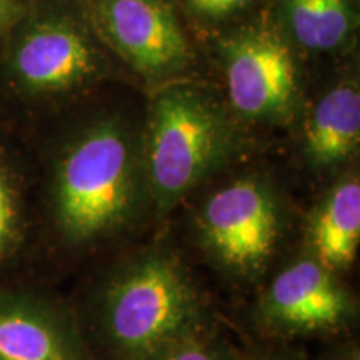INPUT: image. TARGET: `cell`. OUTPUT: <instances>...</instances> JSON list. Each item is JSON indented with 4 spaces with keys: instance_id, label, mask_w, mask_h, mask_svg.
Returning a JSON list of instances; mask_svg holds the SVG:
<instances>
[{
    "instance_id": "7",
    "label": "cell",
    "mask_w": 360,
    "mask_h": 360,
    "mask_svg": "<svg viewBox=\"0 0 360 360\" xmlns=\"http://www.w3.org/2000/svg\"><path fill=\"white\" fill-rule=\"evenodd\" d=\"M102 27L112 44L146 74H164L188 56L177 19L162 0H105Z\"/></svg>"
},
{
    "instance_id": "10",
    "label": "cell",
    "mask_w": 360,
    "mask_h": 360,
    "mask_svg": "<svg viewBox=\"0 0 360 360\" xmlns=\"http://www.w3.org/2000/svg\"><path fill=\"white\" fill-rule=\"evenodd\" d=\"M307 242L310 257L332 272L354 262L360 244V184L342 180L317 205L310 219Z\"/></svg>"
},
{
    "instance_id": "16",
    "label": "cell",
    "mask_w": 360,
    "mask_h": 360,
    "mask_svg": "<svg viewBox=\"0 0 360 360\" xmlns=\"http://www.w3.org/2000/svg\"><path fill=\"white\" fill-rule=\"evenodd\" d=\"M12 11V0H0V25L7 20Z\"/></svg>"
},
{
    "instance_id": "8",
    "label": "cell",
    "mask_w": 360,
    "mask_h": 360,
    "mask_svg": "<svg viewBox=\"0 0 360 360\" xmlns=\"http://www.w3.org/2000/svg\"><path fill=\"white\" fill-rule=\"evenodd\" d=\"M0 360H90L64 310L24 292L0 294Z\"/></svg>"
},
{
    "instance_id": "15",
    "label": "cell",
    "mask_w": 360,
    "mask_h": 360,
    "mask_svg": "<svg viewBox=\"0 0 360 360\" xmlns=\"http://www.w3.org/2000/svg\"><path fill=\"white\" fill-rule=\"evenodd\" d=\"M252 0H188L192 8L209 17L227 15L237 8L247 6Z\"/></svg>"
},
{
    "instance_id": "12",
    "label": "cell",
    "mask_w": 360,
    "mask_h": 360,
    "mask_svg": "<svg viewBox=\"0 0 360 360\" xmlns=\"http://www.w3.org/2000/svg\"><path fill=\"white\" fill-rule=\"evenodd\" d=\"M290 30L297 42L312 51H330L354 27L350 0H285Z\"/></svg>"
},
{
    "instance_id": "3",
    "label": "cell",
    "mask_w": 360,
    "mask_h": 360,
    "mask_svg": "<svg viewBox=\"0 0 360 360\" xmlns=\"http://www.w3.org/2000/svg\"><path fill=\"white\" fill-rule=\"evenodd\" d=\"M231 152V130L204 97L175 89L157 98L148 122L146 170L162 210L199 186Z\"/></svg>"
},
{
    "instance_id": "6",
    "label": "cell",
    "mask_w": 360,
    "mask_h": 360,
    "mask_svg": "<svg viewBox=\"0 0 360 360\" xmlns=\"http://www.w3.org/2000/svg\"><path fill=\"white\" fill-rule=\"evenodd\" d=\"M227 89L233 109L250 119L285 114L295 97L292 53L276 35L257 32L227 49Z\"/></svg>"
},
{
    "instance_id": "2",
    "label": "cell",
    "mask_w": 360,
    "mask_h": 360,
    "mask_svg": "<svg viewBox=\"0 0 360 360\" xmlns=\"http://www.w3.org/2000/svg\"><path fill=\"white\" fill-rule=\"evenodd\" d=\"M135 199V162L127 135L115 125L92 129L62 159L56 212L74 244L105 236L127 220Z\"/></svg>"
},
{
    "instance_id": "4",
    "label": "cell",
    "mask_w": 360,
    "mask_h": 360,
    "mask_svg": "<svg viewBox=\"0 0 360 360\" xmlns=\"http://www.w3.org/2000/svg\"><path fill=\"white\" fill-rule=\"evenodd\" d=\"M200 232L209 254L222 267L238 276H254L276 250V202L262 184L237 180L215 192L204 205Z\"/></svg>"
},
{
    "instance_id": "14",
    "label": "cell",
    "mask_w": 360,
    "mask_h": 360,
    "mask_svg": "<svg viewBox=\"0 0 360 360\" xmlns=\"http://www.w3.org/2000/svg\"><path fill=\"white\" fill-rule=\"evenodd\" d=\"M19 242V212L6 174L0 170V259L11 254Z\"/></svg>"
},
{
    "instance_id": "1",
    "label": "cell",
    "mask_w": 360,
    "mask_h": 360,
    "mask_svg": "<svg viewBox=\"0 0 360 360\" xmlns=\"http://www.w3.org/2000/svg\"><path fill=\"white\" fill-rule=\"evenodd\" d=\"M103 326L127 360H143L202 330L200 300L169 252H148L124 269L103 295Z\"/></svg>"
},
{
    "instance_id": "11",
    "label": "cell",
    "mask_w": 360,
    "mask_h": 360,
    "mask_svg": "<svg viewBox=\"0 0 360 360\" xmlns=\"http://www.w3.org/2000/svg\"><path fill=\"white\" fill-rule=\"evenodd\" d=\"M360 141V94L355 85L332 89L317 103L305 125V152L319 167L339 164Z\"/></svg>"
},
{
    "instance_id": "5",
    "label": "cell",
    "mask_w": 360,
    "mask_h": 360,
    "mask_svg": "<svg viewBox=\"0 0 360 360\" xmlns=\"http://www.w3.org/2000/svg\"><path fill=\"white\" fill-rule=\"evenodd\" d=\"M262 319L285 332L330 330L352 314V299L335 272L314 257L300 259L270 282L260 302Z\"/></svg>"
},
{
    "instance_id": "13",
    "label": "cell",
    "mask_w": 360,
    "mask_h": 360,
    "mask_svg": "<svg viewBox=\"0 0 360 360\" xmlns=\"http://www.w3.org/2000/svg\"><path fill=\"white\" fill-rule=\"evenodd\" d=\"M143 360H237L236 354L202 330L165 345Z\"/></svg>"
},
{
    "instance_id": "18",
    "label": "cell",
    "mask_w": 360,
    "mask_h": 360,
    "mask_svg": "<svg viewBox=\"0 0 360 360\" xmlns=\"http://www.w3.org/2000/svg\"><path fill=\"white\" fill-rule=\"evenodd\" d=\"M269 360H292V359H285V357H277V359H269Z\"/></svg>"
},
{
    "instance_id": "17",
    "label": "cell",
    "mask_w": 360,
    "mask_h": 360,
    "mask_svg": "<svg viewBox=\"0 0 360 360\" xmlns=\"http://www.w3.org/2000/svg\"><path fill=\"white\" fill-rule=\"evenodd\" d=\"M335 360H360V355H359V349L352 345V347H349L347 350H344L339 357Z\"/></svg>"
},
{
    "instance_id": "9",
    "label": "cell",
    "mask_w": 360,
    "mask_h": 360,
    "mask_svg": "<svg viewBox=\"0 0 360 360\" xmlns=\"http://www.w3.org/2000/svg\"><path fill=\"white\" fill-rule=\"evenodd\" d=\"M22 82L37 90H58L77 84L94 69L92 49L65 24H42L22 40L13 58Z\"/></svg>"
}]
</instances>
